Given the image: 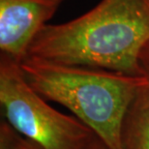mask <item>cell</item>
<instances>
[{"label":"cell","mask_w":149,"mask_h":149,"mask_svg":"<svg viewBox=\"0 0 149 149\" xmlns=\"http://www.w3.org/2000/svg\"><path fill=\"white\" fill-rule=\"evenodd\" d=\"M148 41L147 0H102L71 22L44 26L25 58L145 76L139 55Z\"/></svg>","instance_id":"obj_1"},{"label":"cell","mask_w":149,"mask_h":149,"mask_svg":"<svg viewBox=\"0 0 149 149\" xmlns=\"http://www.w3.org/2000/svg\"><path fill=\"white\" fill-rule=\"evenodd\" d=\"M19 64L26 81L42 97L70 109L109 149H123L125 114L147 76L30 58Z\"/></svg>","instance_id":"obj_2"},{"label":"cell","mask_w":149,"mask_h":149,"mask_svg":"<svg viewBox=\"0 0 149 149\" xmlns=\"http://www.w3.org/2000/svg\"><path fill=\"white\" fill-rule=\"evenodd\" d=\"M2 115L39 149H85L95 134L79 119L50 107L26 81L19 61L0 55Z\"/></svg>","instance_id":"obj_3"},{"label":"cell","mask_w":149,"mask_h":149,"mask_svg":"<svg viewBox=\"0 0 149 149\" xmlns=\"http://www.w3.org/2000/svg\"><path fill=\"white\" fill-rule=\"evenodd\" d=\"M66 0H0V49L15 60L25 58L28 47Z\"/></svg>","instance_id":"obj_4"},{"label":"cell","mask_w":149,"mask_h":149,"mask_svg":"<svg viewBox=\"0 0 149 149\" xmlns=\"http://www.w3.org/2000/svg\"><path fill=\"white\" fill-rule=\"evenodd\" d=\"M123 149H149V77L130 104L122 125Z\"/></svg>","instance_id":"obj_5"},{"label":"cell","mask_w":149,"mask_h":149,"mask_svg":"<svg viewBox=\"0 0 149 149\" xmlns=\"http://www.w3.org/2000/svg\"><path fill=\"white\" fill-rule=\"evenodd\" d=\"M0 149H39L30 141L17 132L4 118L0 126Z\"/></svg>","instance_id":"obj_6"},{"label":"cell","mask_w":149,"mask_h":149,"mask_svg":"<svg viewBox=\"0 0 149 149\" xmlns=\"http://www.w3.org/2000/svg\"><path fill=\"white\" fill-rule=\"evenodd\" d=\"M139 64L145 76L149 77V41L142 49L139 55Z\"/></svg>","instance_id":"obj_7"},{"label":"cell","mask_w":149,"mask_h":149,"mask_svg":"<svg viewBox=\"0 0 149 149\" xmlns=\"http://www.w3.org/2000/svg\"><path fill=\"white\" fill-rule=\"evenodd\" d=\"M85 149H109V148L106 146L105 143H104L101 139L97 138L96 135H95L94 138L92 139V141L89 142Z\"/></svg>","instance_id":"obj_8"},{"label":"cell","mask_w":149,"mask_h":149,"mask_svg":"<svg viewBox=\"0 0 149 149\" xmlns=\"http://www.w3.org/2000/svg\"><path fill=\"white\" fill-rule=\"evenodd\" d=\"M147 1H148V2H149V0H147Z\"/></svg>","instance_id":"obj_9"}]
</instances>
